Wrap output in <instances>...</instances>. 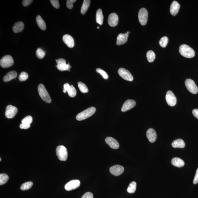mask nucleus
I'll list each match as a JSON object with an SVG mask.
<instances>
[{
  "mask_svg": "<svg viewBox=\"0 0 198 198\" xmlns=\"http://www.w3.org/2000/svg\"><path fill=\"white\" fill-rule=\"evenodd\" d=\"M179 52L182 56L187 58H192L195 55V52L193 49L186 45H180Z\"/></svg>",
  "mask_w": 198,
  "mask_h": 198,
  "instance_id": "obj_1",
  "label": "nucleus"
},
{
  "mask_svg": "<svg viewBox=\"0 0 198 198\" xmlns=\"http://www.w3.org/2000/svg\"><path fill=\"white\" fill-rule=\"evenodd\" d=\"M96 108L94 107H91L79 113L76 116V119L78 121H82L92 116L96 112Z\"/></svg>",
  "mask_w": 198,
  "mask_h": 198,
  "instance_id": "obj_2",
  "label": "nucleus"
},
{
  "mask_svg": "<svg viewBox=\"0 0 198 198\" xmlns=\"http://www.w3.org/2000/svg\"><path fill=\"white\" fill-rule=\"evenodd\" d=\"M38 91L40 97L43 100L47 103L51 102L52 99L43 84H40L38 87Z\"/></svg>",
  "mask_w": 198,
  "mask_h": 198,
  "instance_id": "obj_3",
  "label": "nucleus"
},
{
  "mask_svg": "<svg viewBox=\"0 0 198 198\" xmlns=\"http://www.w3.org/2000/svg\"><path fill=\"white\" fill-rule=\"evenodd\" d=\"M57 156L60 161H65L68 158L67 149L63 145L58 146L56 150Z\"/></svg>",
  "mask_w": 198,
  "mask_h": 198,
  "instance_id": "obj_4",
  "label": "nucleus"
},
{
  "mask_svg": "<svg viewBox=\"0 0 198 198\" xmlns=\"http://www.w3.org/2000/svg\"><path fill=\"white\" fill-rule=\"evenodd\" d=\"M148 13L146 8H142L138 13V17L140 24L145 25L148 22Z\"/></svg>",
  "mask_w": 198,
  "mask_h": 198,
  "instance_id": "obj_5",
  "label": "nucleus"
},
{
  "mask_svg": "<svg viewBox=\"0 0 198 198\" xmlns=\"http://www.w3.org/2000/svg\"><path fill=\"white\" fill-rule=\"evenodd\" d=\"M13 58L10 55H6L3 57L0 61V65L3 68L11 67L14 64Z\"/></svg>",
  "mask_w": 198,
  "mask_h": 198,
  "instance_id": "obj_6",
  "label": "nucleus"
},
{
  "mask_svg": "<svg viewBox=\"0 0 198 198\" xmlns=\"http://www.w3.org/2000/svg\"><path fill=\"white\" fill-rule=\"evenodd\" d=\"M56 61L57 64L56 66L59 71H70V69L71 66L70 65L69 63H68V64H66L65 59H56Z\"/></svg>",
  "mask_w": 198,
  "mask_h": 198,
  "instance_id": "obj_7",
  "label": "nucleus"
},
{
  "mask_svg": "<svg viewBox=\"0 0 198 198\" xmlns=\"http://www.w3.org/2000/svg\"><path fill=\"white\" fill-rule=\"evenodd\" d=\"M185 85L189 92L193 94H196L198 92V88L195 82L191 79H187L185 80Z\"/></svg>",
  "mask_w": 198,
  "mask_h": 198,
  "instance_id": "obj_8",
  "label": "nucleus"
},
{
  "mask_svg": "<svg viewBox=\"0 0 198 198\" xmlns=\"http://www.w3.org/2000/svg\"><path fill=\"white\" fill-rule=\"evenodd\" d=\"M118 72L120 76L127 81H132L134 79L130 72L124 68H120L118 70Z\"/></svg>",
  "mask_w": 198,
  "mask_h": 198,
  "instance_id": "obj_9",
  "label": "nucleus"
},
{
  "mask_svg": "<svg viewBox=\"0 0 198 198\" xmlns=\"http://www.w3.org/2000/svg\"><path fill=\"white\" fill-rule=\"evenodd\" d=\"M18 112V109L15 106L9 105L7 106L5 116L8 119L14 118Z\"/></svg>",
  "mask_w": 198,
  "mask_h": 198,
  "instance_id": "obj_10",
  "label": "nucleus"
},
{
  "mask_svg": "<svg viewBox=\"0 0 198 198\" xmlns=\"http://www.w3.org/2000/svg\"><path fill=\"white\" fill-rule=\"evenodd\" d=\"M166 99L167 104L170 106H174L176 104V98L171 91H169L167 92L166 95Z\"/></svg>",
  "mask_w": 198,
  "mask_h": 198,
  "instance_id": "obj_11",
  "label": "nucleus"
},
{
  "mask_svg": "<svg viewBox=\"0 0 198 198\" xmlns=\"http://www.w3.org/2000/svg\"><path fill=\"white\" fill-rule=\"evenodd\" d=\"M80 182L79 180H73L68 182L65 186V189L67 191H71L78 188L80 186Z\"/></svg>",
  "mask_w": 198,
  "mask_h": 198,
  "instance_id": "obj_12",
  "label": "nucleus"
},
{
  "mask_svg": "<svg viewBox=\"0 0 198 198\" xmlns=\"http://www.w3.org/2000/svg\"><path fill=\"white\" fill-rule=\"evenodd\" d=\"M109 171L114 176H118L123 173L124 168L120 165H116L110 168Z\"/></svg>",
  "mask_w": 198,
  "mask_h": 198,
  "instance_id": "obj_13",
  "label": "nucleus"
},
{
  "mask_svg": "<svg viewBox=\"0 0 198 198\" xmlns=\"http://www.w3.org/2000/svg\"><path fill=\"white\" fill-rule=\"evenodd\" d=\"M136 101L132 99H128L125 102L122 106L121 110L122 112H125L134 108L136 106Z\"/></svg>",
  "mask_w": 198,
  "mask_h": 198,
  "instance_id": "obj_14",
  "label": "nucleus"
},
{
  "mask_svg": "<svg viewBox=\"0 0 198 198\" xmlns=\"http://www.w3.org/2000/svg\"><path fill=\"white\" fill-rule=\"evenodd\" d=\"M119 22L118 15L115 13L110 14L108 17V23L110 27H115L117 25Z\"/></svg>",
  "mask_w": 198,
  "mask_h": 198,
  "instance_id": "obj_15",
  "label": "nucleus"
},
{
  "mask_svg": "<svg viewBox=\"0 0 198 198\" xmlns=\"http://www.w3.org/2000/svg\"><path fill=\"white\" fill-rule=\"evenodd\" d=\"M129 32H127L125 34H120L118 35L117 38L116 44L120 45H124L128 41Z\"/></svg>",
  "mask_w": 198,
  "mask_h": 198,
  "instance_id": "obj_16",
  "label": "nucleus"
},
{
  "mask_svg": "<svg viewBox=\"0 0 198 198\" xmlns=\"http://www.w3.org/2000/svg\"><path fill=\"white\" fill-rule=\"evenodd\" d=\"M106 143L112 149H116L119 147V144L114 138L111 137H107L106 139Z\"/></svg>",
  "mask_w": 198,
  "mask_h": 198,
  "instance_id": "obj_17",
  "label": "nucleus"
},
{
  "mask_svg": "<svg viewBox=\"0 0 198 198\" xmlns=\"http://www.w3.org/2000/svg\"><path fill=\"white\" fill-rule=\"evenodd\" d=\"M63 41L70 48L74 46L75 42L72 37L69 35H65L63 37Z\"/></svg>",
  "mask_w": 198,
  "mask_h": 198,
  "instance_id": "obj_18",
  "label": "nucleus"
},
{
  "mask_svg": "<svg viewBox=\"0 0 198 198\" xmlns=\"http://www.w3.org/2000/svg\"><path fill=\"white\" fill-rule=\"evenodd\" d=\"M146 136L149 141L153 143L157 139V134L155 129L150 128L146 132Z\"/></svg>",
  "mask_w": 198,
  "mask_h": 198,
  "instance_id": "obj_19",
  "label": "nucleus"
},
{
  "mask_svg": "<svg viewBox=\"0 0 198 198\" xmlns=\"http://www.w3.org/2000/svg\"><path fill=\"white\" fill-rule=\"evenodd\" d=\"M180 5L177 2L173 1L170 8V12L173 16H176L178 13L180 8Z\"/></svg>",
  "mask_w": 198,
  "mask_h": 198,
  "instance_id": "obj_20",
  "label": "nucleus"
},
{
  "mask_svg": "<svg viewBox=\"0 0 198 198\" xmlns=\"http://www.w3.org/2000/svg\"><path fill=\"white\" fill-rule=\"evenodd\" d=\"M17 73L15 71H11L8 72L3 77V80L5 82H8L16 78Z\"/></svg>",
  "mask_w": 198,
  "mask_h": 198,
  "instance_id": "obj_21",
  "label": "nucleus"
},
{
  "mask_svg": "<svg viewBox=\"0 0 198 198\" xmlns=\"http://www.w3.org/2000/svg\"><path fill=\"white\" fill-rule=\"evenodd\" d=\"M24 24L22 22L15 23L13 27V30L14 33H18L22 32L24 29Z\"/></svg>",
  "mask_w": 198,
  "mask_h": 198,
  "instance_id": "obj_22",
  "label": "nucleus"
},
{
  "mask_svg": "<svg viewBox=\"0 0 198 198\" xmlns=\"http://www.w3.org/2000/svg\"><path fill=\"white\" fill-rule=\"evenodd\" d=\"M171 163L173 166L177 167H183L185 165L184 161L178 157H174L171 160Z\"/></svg>",
  "mask_w": 198,
  "mask_h": 198,
  "instance_id": "obj_23",
  "label": "nucleus"
},
{
  "mask_svg": "<svg viewBox=\"0 0 198 198\" xmlns=\"http://www.w3.org/2000/svg\"><path fill=\"white\" fill-rule=\"evenodd\" d=\"M36 22L38 27L43 31L46 29V24L41 16L38 15L36 17Z\"/></svg>",
  "mask_w": 198,
  "mask_h": 198,
  "instance_id": "obj_24",
  "label": "nucleus"
},
{
  "mask_svg": "<svg viewBox=\"0 0 198 198\" xmlns=\"http://www.w3.org/2000/svg\"><path fill=\"white\" fill-rule=\"evenodd\" d=\"M172 146L174 148H183L185 147V144L183 139H178L175 140L173 142Z\"/></svg>",
  "mask_w": 198,
  "mask_h": 198,
  "instance_id": "obj_25",
  "label": "nucleus"
},
{
  "mask_svg": "<svg viewBox=\"0 0 198 198\" xmlns=\"http://www.w3.org/2000/svg\"><path fill=\"white\" fill-rule=\"evenodd\" d=\"M96 22L99 25H102L103 24L104 16H103L102 10L101 9L97 10L96 15Z\"/></svg>",
  "mask_w": 198,
  "mask_h": 198,
  "instance_id": "obj_26",
  "label": "nucleus"
},
{
  "mask_svg": "<svg viewBox=\"0 0 198 198\" xmlns=\"http://www.w3.org/2000/svg\"><path fill=\"white\" fill-rule=\"evenodd\" d=\"M91 1L89 0H84L81 9V13L85 15L90 6Z\"/></svg>",
  "mask_w": 198,
  "mask_h": 198,
  "instance_id": "obj_27",
  "label": "nucleus"
},
{
  "mask_svg": "<svg viewBox=\"0 0 198 198\" xmlns=\"http://www.w3.org/2000/svg\"><path fill=\"white\" fill-rule=\"evenodd\" d=\"M146 57L149 62H153L156 58L155 54L153 51H149L146 54Z\"/></svg>",
  "mask_w": 198,
  "mask_h": 198,
  "instance_id": "obj_28",
  "label": "nucleus"
},
{
  "mask_svg": "<svg viewBox=\"0 0 198 198\" xmlns=\"http://www.w3.org/2000/svg\"><path fill=\"white\" fill-rule=\"evenodd\" d=\"M78 87L80 92L82 93H86L89 92V89L87 86L81 82H78Z\"/></svg>",
  "mask_w": 198,
  "mask_h": 198,
  "instance_id": "obj_29",
  "label": "nucleus"
},
{
  "mask_svg": "<svg viewBox=\"0 0 198 198\" xmlns=\"http://www.w3.org/2000/svg\"><path fill=\"white\" fill-rule=\"evenodd\" d=\"M136 183L135 182H132L130 183L128 187L127 191L129 193H133L136 192Z\"/></svg>",
  "mask_w": 198,
  "mask_h": 198,
  "instance_id": "obj_30",
  "label": "nucleus"
},
{
  "mask_svg": "<svg viewBox=\"0 0 198 198\" xmlns=\"http://www.w3.org/2000/svg\"><path fill=\"white\" fill-rule=\"evenodd\" d=\"M8 176L6 173L0 174V185H2L7 183L8 180Z\"/></svg>",
  "mask_w": 198,
  "mask_h": 198,
  "instance_id": "obj_31",
  "label": "nucleus"
},
{
  "mask_svg": "<svg viewBox=\"0 0 198 198\" xmlns=\"http://www.w3.org/2000/svg\"><path fill=\"white\" fill-rule=\"evenodd\" d=\"M33 183L32 182H28L24 183L21 185L20 189L22 190H29L32 186Z\"/></svg>",
  "mask_w": 198,
  "mask_h": 198,
  "instance_id": "obj_32",
  "label": "nucleus"
},
{
  "mask_svg": "<svg viewBox=\"0 0 198 198\" xmlns=\"http://www.w3.org/2000/svg\"><path fill=\"white\" fill-rule=\"evenodd\" d=\"M67 92L68 95L70 97H74L76 95V90L73 85L70 86L69 90H68Z\"/></svg>",
  "mask_w": 198,
  "mask_h": 198,
  "instance_id": "obj_33",
  "label": "nucleus"
},
{
  "mask_svg": "<svg viewBox=\"0 0 198 198\" xmlns=\"http://www.w3.org/2000/svg\"><path fill=\"white\" fill-rule=\"evenodd\" d=\"M168 42H169V39L167 37L164 36L159 41V44L161 47L165 48L167 46Z\"/></svg>",
  "mask_w": 198,
  "mask_h": 198,
  "instance_id": "obj_34",
  "label": "nucleus"
},
{
  "mask_svg": "<svg viewBox=\"0 0 198 198\" xmlns=\"http://www.w3.org/2000/svg\"><path fill=\"white\" fill-rule=\"evenodd\" d=\"M36 55L39 59H42L45 57V52L41 48H38L36 50Z\"/></svg>",
  "mask_w": 198,
  "mask_h": 198,
  "instance_id": "obj_35",
  "label": "nucleus"
},
{
  "mask_svg": "<svg viewBox=\"0 0 198 198\" xmlns=\"http://www.w3.org/2000/svg\"><path fill=\"white\" fill-rule=\"evenodd\" d=\"M29 78V75L27 72H23L19 75L18 79L20 81H25Z\"/></svg>",
  "mask_w": 198,
  "mask_h": 198,
  "instance_id": "obj_36",
  "label": "nucleus"
},
{
  "mask_svg": "<svg viewBox=\"0 0 198 198\" xmlns=\"http://www.w3.org/2000/svg\"><path fill=\"white\" fill-rule=\"evenodd\" d=\"M32 117L30 116H28L23 119L22 121V123L30 124L32 123Z\"/></svg>",
  "mask_w": 198,
  "mask_h": 198,
  "instance_id": "obj_37",
  "label": "nucleus"
},
{
  "mask_svg": "<svg viewBox=\"0 0 198 198\" xmlns=\"http://www.w3.org/2000/svg\"><path fill=\"white\" fill-rule=\"evenodd\" d=\"M96 71H97L98 73H99L102 76L103 78L104 79H107L108 78V75L107 73L104 71H103V70L100 69V68H97L96 69Z\"/></svg>",
  "mask_w": 198,
  "mask_h": 198,
  "instance_id": "obj_38",
  "label": "nucleus"
},
{
  "mask_svg": "<svg viewBox=\"0 0 198 198\" xmlns=\"http://www.w3.org/2000/svg\"><path fill=\"white\" fill-rule=\"evenodd\" d=\"M76 1V0H68L66 1V6L69 9H72L73 8V3Z\"/></svg>",
  "mask_w": 198,
  "mask_h": 198,
  "instance_id": "obj_39",
  "label": "nucleus"
},
{
  "mask_svg": "<svg viewBox=\"0 0 198 198\" xmlns=\"http://www.w3.org/2000/svg\"><path fill=\"white\" fill-rule=\"evenodd\" d=\"M50 2L54 8H57V9H58L59 8L60 6H59L58 0H50Z\"/></svg>",
  "mask_w": 198,
  "mask_h": 198,
  "instance_id": "obj_40",
  "label": "nucleus"
},
{
  "mask_svg": "<svg viewBox=\"0 0 198 198\" xmlns=\"http://www.w3.org/2000/svg\"><path fill=\"white\" fill-rule=\"evenodd\" d=\"M33 2L32 0H23L22 1V4L24 7H27L30 5Z\"/></svg>",
  "mask_w": 198,
  "mask_h": 198,
  "instance_id": "obj_41",
  "label": "nucleus"
},
{
  "mask_svg": "<svg viewBox=\"0 0 198 198\" xmlns=\"http://www.w3.org/2000/svg\"><path fill=\"white\" fill-rule=\"evenodd\" d=\"M81 198H93V195L92 193L88 192L84 194Z\"/></svg>",
  "mask_w": 198,
  "mask_h": 198,
  "instance_id": "obj_42",
  "label": "nucleus"
},
{
  "mask_svg": "<svg viewBox=\"0 0 198 198\" xmlns=\"http://www.w3.org/2000/svg\"><path fill=\"white\" fill-rule=\"evenodd\" d=\"M30 126V124L22 123L20 124V127L21 129H29Z\"/></svg>",
  "mask_w": 198,
  "mask_h": 198,
  "instance_id": "obj_43",
  "label": "nucleus"
},
{
  "mask_svg": "<svg viewBox=\"0 0 198 198\" xmlns=\"http://www.w3.org/2000/svg\"><path fill=\"white\" fill-rule=\"evenodd\" d=\"M70 87V86L69 84L67 83L65 84L64 85V90H63V92L65 93L66 92H68V90H69Z\"/></svg>",
  "mask_w": 198,
  "mask_h": 198,
  "instance_id": "obj_44",
  "label": "nucleus"
},
{
  "mask_svg": "<svg viewBox=\"0 0 198 198\" xmlns=\"http://www.w3.org/2000/svg\"><path fill=\"white\" fill-rule=\"evenodd\" d=\"M193 183L194 184H196L198 183V168L196 170L195 176H194Z\"/></svg>",
  "mask_w": 198,
  "mask_h": 198,
  "instance_id": "obj_45",
  "label": "nucleus"
},
{
  "mask_svg": "<svg viewBox=\"0 0 198 198\" xmlns=\"http://www.w3.org/2000/svg\"><path fill=\"white\" fill-rule=\"evenodd\" d=\"M192 113L194 116L198 119V109H196L193 110Z\"/></svg>",
  "mask_w": 198,
  "mask_h": 198,
  "instance_id": "obj_46",
  "label": "nucleus"
},
{
  "mask_svg": "<svg viewBox=\"0 0 198 198\" xmlns=\"http://www.w3.org/2000/svg\"><path fill=\"white\" fill-rule=\"evenodd\" d=\"M0 161H1V158H0Z\"/></svg>",
  "mask_w": 198,
  "mask_h": 198,
  "instance_id": "obj_47",
  "label": "nucleus"
}]
</instances>
